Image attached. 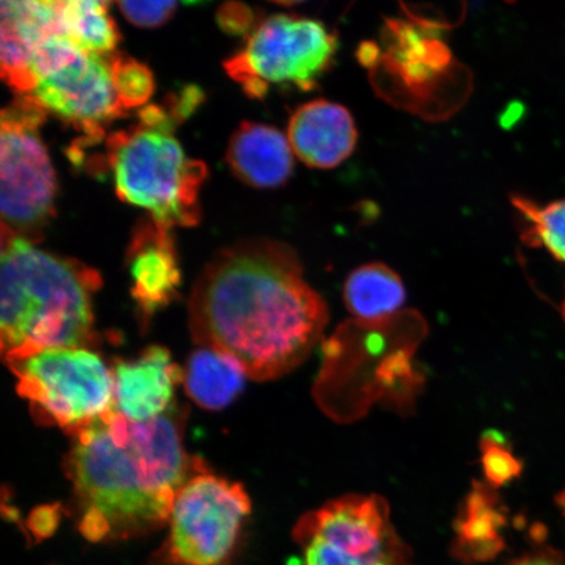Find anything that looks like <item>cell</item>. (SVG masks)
Segmentation results:
<instances>
[{"label":"cell","mask_w":565,"mask_h":565,"mask_svg":"<svg viewBox=\"0 0 565 565\" xmlns=\"http://www.w3.org/2000/svg\"><path fill=\"white\" fill-rule=\"evenodd\" d=\"M104 58L109 68L118 104L124 113L150 102L154 90L150 68L125 53L116 52Z\"/></svg>","instance_id":"cell-21"},{"label":"cell","mask_w":565,"mask_h":565,"mask_svg":"<svg viewBox=\"0 0 565 565\" xmlns=\"http://www.w3.org/2000/svg\"><path fill=\"white\" fill-rule=\"evenodd\" d=\"M0 65L2 77L17 95L32 94V62L39 47L62 35L55 2L4 0L0 3Z\"/></svg>","instance_id":"cell-13"},{"label":"cell","mask_w":565,"mask_h":565,"mask_svg":"<svg viewBox=\"0 0 565 565\" xmlns=\"http://www.w3.org/2000/svg\"><path fill=\"white\" fill-rule=\"evenodd\" d=\"M294 151L277 127L244 122L233 132L227 162L233 174L256 189H277L291 179Z\"/></svg>","instance_id":"cell-15"},{"label":"cell","mask_w":565,"mask_h":565,"mask_svg":"<svg viewBox=\"0 0 565 565\" xmlns=\"http://www.w3.org/2000/svg\"><path fill=\"white\" fill-rule=\"evenodd\" d=\"M35 422L71 436L116 413L115 379L95 350L52 349L9 365Z\"/></svg>","instance_id":"cell-5"},{"label":"cell","mask_w":565,"mask_h":565,"mask_svg":"<svg viewBox=\"0 0 565 565\" xmlns=\"http://www.w3.org/2000/svg\"><path fill=\"white\" fill-rule=\"evenodd\" d=\"M63 38L90 54L108 56L116 53L121 40L109 3L100 0L55 2Z\"/></svg>","instance_id":"cell-19"},{"label":"cell","mask_w":565,"mask_h":565,"mask_svg":"<svg viewBox=\"0 0 565 565\" xmlns=\"http://www.w3.org/2000/svg\"><path fill=\"white\" fill-rule=\"evenodd\" d=\"M250 513L242 483L198 472L175 494L154 565H230Z\"/></svg>","instance_id":"cell-8"},{"label":"cell","mask_w":565,"mask_h":565,"mask_svg":"<svg viewBox=\"0 0 565 565\" xmlns=\"http://www.w3.org/2000/svg\"><path fill=\"white\" fill-rule=\"evenodd\" d=\"M47 111L32 94L18 95L0 117L2 236L38 243L54 214L56 177L40 136Z\"/></svg>","instance_id":"cell-6"},{"label":"cell","mask_w":565,"mask_h":565,"mask_svg":"<svg viewBox=\"0 0 565 565\" xmlns=\"http://www.w3.org/2000/svg\"><path fill=\"white\" fill-rule=\"evenodd\" d=\"M338 46L322 21L278 13L254 28L224 68L252 98H264L271 87L309 92L333 67Z\"/></svg>","instance_id":"cell-7"},{"label":"cell","mask_w":565,"mask_h":565,"mask_svg":"<svg viewBox=\"0 0 565 565\" xmlns=\"http://www.w3.org/2000/svg\"><path fill=\"white\" fill-rule=\"evenodd\" d=\"M482 466L486 479L491 487H501L512 482L521 475L522 465L510 449L505 447L503 437L490 430L480 441Z\"/></svg>","instance_id":"cell-22"},{"label":"cell","mask_w":565,"mask_h":565,"mask_svg":"<svg viewBox=\"0 0 565 565\" xmlns=\"http://www.w3.org/2000/svg\"><path fill=\"white\" fill-rule=\"evenodd\" d=\"M306 565H399L401 548L387 505L349 494L307 513L294 530Z\"/></svg>","instance_id":"cell-10"},{"label":"cell","mask_w":565,"mask_h":565,"mask_svg":"<svg viewBox=\"0 0 565 565\" xmlns=\"http://www.w3.org/2000/svg\"><path fill=\"white\" fill-rule=\"evenodd\" d=\"M32 74V95L46 111L84 132L87 145L100 140L104 126L125 115L104 56L83 51L63 35L39 47Z\"/></svg>","instance_id":"cell-9"},{"label":"cell","mask_w":565,"mask_h":565,"mask_svg":"<svg viewBox=\"0 0 565 565\" xmlns=\"http://www.w3.org/2000/svg\"><path fill=\"white\" fill-rule=\"evenodd\" d=\"M171 231L150 216L138 223L127 247L131 296L145 322L168 307L179 294L181 270Z\"/></svg>","instance_id":"cell-11"},{"label":"cell","mask_w":565,"mask_h":565,"mask_svg":"<svg viewBox=\"0 0 565 565\" xmlns=\"http://www.w3.org/2000/svg\"><path fill=\"white\" fill-rule=\"evenodd\" d=\"M287 137L296 157L316 169L341 166L355 151L359 138L350 110L329 100L309 102L296 109Z\"/></svg>","instance_id":"cell-14"},{"label":"cell","mask_w":565,"mask_h":565,"mask_svg":"<svg viewBox=\"0 0 565 565\" xmlns=\"http://www.w3.org/2000/svg\"><path fill=\"white\" fill-rule=\"evenodd\" d=\"M111 371L116 409L125 419L151 422L175 406V388L183 383V371L161 345H151L137 359L117 362Z\"/></svg>","instance_id":"cell-12"},{"label":"cell","mask_w":565,"mask_h":565,"mask_svg":"<svg viewBox=\"0 0 565 565\" xmlns=\"http://www.w3.org/2000/svg\"><path fill=\"white\" fill-rule=\"evenodd\" d=\"M247 374L242 365L222 352L198 348L183 372L189 397L206 409H222L242 393Z\"/></svg>","instance_id":"cell-17"},{"label":"cell","mask_w":565,"mask_h":565,"mask_svg":"<svg viewBox=\"0 0 565 565\" xmlns=\"http://www.w3.org/2000/svg\"><path fill=\"white\" fill-rule=\"evenodd\" d=\"M95 268L2 236L0 345L7 365L45 350L94 348Z\"/></svg>","instance_id":"cell-3"},{"label":"cell","mask_w":565,"mask_h":565,"mask_svg":"<svg viewBox=\"0 0 565 565\" xmlns=\"http://www.w3.org/2000/svg\"><path fill=\"white\" fill-rule=\"evenodd\" d=\"M512 203L525 221L524 243L545 247L565 264V200L540 206L526 198L513 196Z\"/></svg>","instance_id":"cell-20"},{"label":"cell","mask_w":565,"mask_h":565,"mask_svg":"<svg viewBox=\"0 0 565 565\" xmlns=\"http://www.w3.org/2000/svg\"><path fill=\"white\" fill-rule=\"evenodd\" d=\"M183 428L185 415L175 405L146 423L116 412L74 436L65 469L84 539L125 541L168 524L177 492L206 470L188 454Z\"/></svg>","instance_id":"cell-2"},{"label":"cell","mask_w":565,"mask_h":565,"mask_svg":"<svg viewBox=\"0 0 565 565\" xmlns=\"http://www.w3.org/2000/svg\"><path fill=\"white\" fill-rule=\"evenodd\" d=\"M218 24L225 32L232 34L252 33L253 12L249 7L242 3H227L218 10Z\"/></svg>","instance_id":"cell-24"},{"label":"cell","mask_w":565,"mask_h":565,"mask_svg":"<svg viewBox=\"0 0 565 565\" xmlns=\"http://www.w3.org/2000/svg\"><path fill=\"white\" fill-rule=\"evenodd\" d=\"M344 302L364 322L388 320L406 301L404 281L393 268L373 263L353 270L344 282Z\"/></svg>","instance_id":"cell-18"},{"label":"cell","mask_w":565,"mask_h":565,"mask_svg":"<svg viewBox=\"0 0 565 565\" xmlns=\"http://www.w3.org/2000/svg\"><path fill=\"white\" fill-rule=\"evenodd\" d=\"M60 520L58 507H40L31 514L26 525L35 542H41L54 534Z\"/></svg>","instance_id":"cell-25"},{"label":"cell","mask_w":565,"mask_h":565,"mask_svg":"<svg viewBox=\"0 0 565 565\" xmlns=\"http://www.w3.org/2000/svg\"><path fill=\"white\" fill-rule=\"evenodd\" d=\"M175 126L164 106L147 105L137 125L106 139L119 200L150 211L169 230L200 222V192L207 177V167L189 159L173 137Z\"/></svg>","instance_id":"cell-4"},{"label":"cell","mask_w":565,"mask_h":565,"mask_svg":"<svg viewBox=\"0 0 565 565\" xmlns=\"http://www.w3.org/2000/svg\"><path fill=\"white\" fill-rule=\"evenodd\" d=\"M505 514L497 494L486 484H475L456 521V553L462 559L483 562L504 547Z\"/></svg>","instance_id":"cell-16"},{"label":"cell","mask_w":565,"mask_h":565,"mask_svg":"<svg viewBox=\"0 0 565 565\" xmlns=\"http://www.w3.org/2000/svg\"><path fill=\"white\" fill-rule=\"evenodd\" d=\"M563 315H564V318H565V300H564V306H563Z\"/></svg>","instance_id":"cell-27"},{"label":"cell","mask_w":565,"mask_h":565,"mask_svg":"<svg viewBox=\"0 0 565 565\" xmlns=\"http://www.w3.org/2000/svg\"><path fill=\"white\" fill-rule=\"evenodd\" d=\"M510 565H565V559L554 550H541L521 556Z\"/></svg>","instance_id":"cell-26"},{"label":"cell","mask_w":565,"mask_h":565,"mask_svg":"<svg viewBox=\"0 0 565 565\" xmlns=\"http://www.w3.org/2000/svg\"><path fill=\"white\" fill-rule=\"evenodd\" d=\"M328 308L291 246L250 239L218 252L195 281L189 324L200 348L235 359L247 377L285 376L309 356Z\"/></svg>","instance_id":"cell-1"},{"label":"cell","mask_w":565,"mask_h":565,"mask_svg":"<svg viewBox=\"0 0 565 565\" xmlns=\"http://www.w3.org/2000/svg\"><path fill=\"white\" fill-rule=\"evenodd\" d=\"M119 10L131 24L140 28H157L174 15L180 3L171 2H118Z\"/></svg>","instance_id":"cell-23"}]
</instances>
